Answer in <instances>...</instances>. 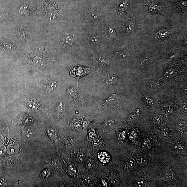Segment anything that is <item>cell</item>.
Here are the masks:
<instances>
[{
    "instance_id": "cell-11",
    "label": "cell",
    "mask_w": 187,
    "mask_h": 187,
    "mask_svg": "<svg viewBox=\"0 0 187 187\" xmlns=\"http://www.w3.org/2000/svg\"><path fill=\"white\" fill-rule=\"evenodd\" d=\"M68 95L71 97L75 98L77 95V91L76 89L71 87L70 88H68L67 90Z\"/></svg>"
},
{
    "instance_id": "cell-31",
    "label": "cell",
    "mask_w": 187,
    "mask_h": 187,
    "mask_svg": "<svg viewBox=\"0 0 187 187\" xmlns=\"http://www.w3.org/2000/svg\"><path fill=\"white\" fill-rule=\"evenodd\" d=\"M2 15H0V20H1V19H2Z\"/></svg>"
},
{
    "instance_id": "cell-28",
    "label": "cell",
    "mask_w": 187,
    "mask_h": 187,
    "mask_svg": "<svg viewBox=\"0 0 187 187\" xmlns=\"http://www.w3.org/2000/svg\"><path fill=\"white\" fill-rule=\"evenodd\" d=\"M109 32L110 34V35H111V37H112V36H113V37H114L115 35V33L114 32V30H112V28H110V29H109Z\"/></svg>"
},
{
    "instance_id": "cell-24",
    "label": "cell",
    "mask_w": 187,
    "mask_h": 187,
    "mask_svg": "<svg viewBox=\"0 0 187 187\" xmlns=\"http://www.w3.org/2000/svg\"><path fill=\"white\" fill-rule=\"evenodd\" d=\"M84 181L86 184H89L91 182V178L88 176H85L84 178Z\"/></svg>"
},
{
    "instance_id": "cell-3",
    "label": "cell",
    "mask_w": 187,
    "mask_h": 187,
    "mask_svg": "<svg viewBox=\"0 0 187 187\" xmlns=\"http://www.w3.org/2000/svg\"><path fill=\"white\" fill-rule=\"evenodd\" d=\"M175 178V174L171 170H169L167 172L164 177V180H171Z\"/></svg>"
},
{
    "instance_id": "cell-27",
    "label": "cell",
    "mask_w": 187,
    "mask_h": 187,
    "mask_svg": "<svg viewBox=\"0 0 187 187\" xmlns=\"http://www.w3.org/2000/svg\"><path fill=\"white\" fill-rule=\"evenodd\" d=\"M97 37L94 36H92L91 38V39L92 42H94V43L97 42L98 40H97Z\"/></svg>"
},
{
    "instance_id": "cell-8",
    "label": "cell",
    "mask_w": 187,
    "mask_h": 187,
    "mask_svg": "<svg viewBox=\"0 0 187 187\" xmlns=\"http://www.w3.org/2000/svg\"><path fill=\"white\" fill-rule=\"evenodd\" d=\"M135 23L133 22H129L127 24L126 26V29L127 31L128 32H133L135 30Z\"/></svg>"
},
{
    "instance_id": "cell-5",
    "label": "cell",
    "mask_w": 187,
    "mask_h": 187,
    "mask_svg": "<svg viewBox=\"0 0 187 187\" xmlns=\"http://www.w3.org/2000/svg\"><path fill=\"white\" fill-rule=\"evenodd\" d=\"M65 110V106L62 102H60L57 106V110L58 114L60 115L63 113Z\"/></svg>"
},
{
    "instance_id": "cell-16",
    "label": "cell",
    "mask_w": 187,
    "mask_h": 187,
    "mask_svg": "<svg viewBox=\"0 0 187 187\" xmlns=\"http://www.w3.org/2000/svg\"><path fill=\"white\" fill-rule=\"evenodd\" d=\"M145 183V180L143 178L138 179L136 183V187H143L144 186Z\"/></svg>"
},
{
    "instance_id": "cell-13",
    "label": "cell",
    "mask_w": 187,
    "mask_h": 187,
    "mask_svg": "<svg viewBox=\"0 0 187 187\" xmlns=\"http://www.w3.org/2000/svg\"><path fill=\"white\" fill-rule=\"evenodd\" d=\"M50 174V172L48 170H45L41 173L40 176L43 180H45L48 178Z\"/></svg>"
},
{
    "instance_id": "cell-25",
    "label": "cell",
    "mask_w": 187,
    "mask_h": 187,
    "mask_svg": "<svg viewBox=\"0 0 187 187\" xmlns=\"http://www.w3.org/2000/svg\"><path fill=\"white\" fill-rule=\"evenodd\" d=\"M7 185L6 180L4 179H0V187H4Z\"/></svg>"
},
{
    "instance_id": "cell-10",
    "label": "cell",
    "mask_w": 187,
    "mask_h": 187,
    "mask_svg": "<svg viewBox=\"0 0 187 187\" xmlns=\"http://www.w3.org/2000/svg\"><path fill=\"white\" fill-rule=\"evenodd\" d=\"M117 80V77L114 75H111L107 77L106 82L108 84H113L116 82Z\"/></svg>"
},
{
    "instance_id": "cell-22",
    "label": "cell",
    "mask_w": 187,
    "mask_h": 187,
    "mask_svg": "<svg viewBox=\"0 0 187 187\" xmlns=\"http://www.w3.org/2000/svg\"><path fill=\"white\" fill-rule=\"evenodd\" d=\"M89 138L92 140L95 139L96 138L97 135H96L95 132L94 130L92 129L90 133L89 134Z\"/></svg>"
},
{
    "instance_id": "cell-15",
    "label": "cell",
    "mask_w": 187,
    "mask_h": 187,
    "mask_svg": "<svg viewBox=\"0 0 187 187\" xmlns=\"http://www.w3.org/2000/svg\"><path fill=\"white\" fill-rule=\"evenodd\" d=\"M159 7L157 5L155 4L154 3H152L149 8V10L150 12L153 13H156L159 10Z\"/></svg>"
},
{
    "instance_id": "cell-21",
    "label": "cell",
    "mask_w": 187,
    "mask_h": 187,
    "mask_svg": "<svg viewBox=\"0 0 187 187\" xmlns=\"http://www.w3.org/2000/svg\"><path fill=\"white\" fill-rule=\"evenodd\" d=\"M136 162L135 159L133 158H131L128 161V164L129 167L131 168H133L135 166Z\"/></svg>"
},
{
    "instance_id": "cell-4",
    "label": "cell",
    "mask_w": 187,
    "mask_h": 187,
    "mask_svg": "<svg viewBox=\"0 0 187 187\" xmlns=\"http://www.w3.org/2000/svg\"><path fill=\"white\" fill-rule=\"evenodd\" d=\"M176 128L177 130L178 131H184L187 128V124L184 121H180L177 124Z\"/></svg>"
},
{
    "instance_id": "cell-6",
    "label": "cell",
    "mask_w": 187,
    "mask_h": 187,
    "mask_svg": "<svg viewBox=\"0 0 187 187\" xmlns=\"http://www.w3.org/2000/svg\"><path fill=\"white\" fill-rule=\"evenodd\" d=\"M63 43L66 44H70L73 41V39L70 35L67 34L63 36L62 38Z\"/></svg>"
},
{
    "instance_id": "cell-7",
    "label": "cell",
    "mask_w": 187,
    "mask_h": 187,
    "mask_svg": "<svg viewBox=\"0 0 187 187\" xmlns=\"http://www.w3.org/2000/svg\"><path fill=\"white\" fill-rule=\"evenodd\" d=\"M136 161L139 164L142 166L146 165L147 164V160L143 155H138L136 157Z\"/></svg>"
},
{
    "instance_id": "cell-17",
    "label": "cell",
    "mask_w": 187,
    "mask_h": 187,
    "mask_svg": "<svg viewBox=\"0 0 187 187\" xmlns=\"http://www.w3.org/2000/svg\"><path fill=\"white\" fill-rule=\"evenodd\" d=\"M57 84V83L55 81H51L48 85V88L50 91H53L56 88Z\"/></svg>"
},
{
    "instance_id": "cell-19",
    "label": "cell",
    "mask_w": 187,
    "mask_h": 187,
    "mask_svg": "<svg viewBox=\"0 0 187 187\" xmlns=\"http://www.w3.org/2000/svg\"><path fill=\"white\" fill-rule=\"evenodd\" d=\"M78 159L81 162H83L86 160V157L84 154L82 153H79L78 154Z\"/></svg>"
},
{
    "instance_id": "cell-18",
    "label": "cell",
    "mask_w": 187,
    "mask_h": 187,
    "mask_svg": "<svg viewBox=\"0 0 187 187\" xmlns=\"http://www.w3.org/2000/svg\"><path fill=\"white\" fill-rule=\"evenodd\" d=\"M105 125L106 126L110 127L113 125V124H114V121L113 119L110 118H108L106 119L105 121Z\"/></svg>"
},
{
    "instance_id": "cell-30",
    "label": "cell",
    "mask_w": 187,
    "mask_h": 187,
    "mask_svg": "<svg viewBox=\"0 0 187 187\" xmlns=\"http://www.w3.org/2000/svg\"><path fill=\"white\" fill-rule=\"evenodd\" d=\"M102 182L103 185H104V186L106 187V186H107V184H106V182L105 180H102Z\"/></svg>"
},
{
    "instance_id": "cell-29",
    "label": "cell",
    "mask_w": 187,
    "mask_h": 187,
    "mask_svg": "<svg viewBox=\"0 0 187 187\" xmlns=\"http://www.w3.org/2000/svg\"><path fill=\"white\" fill-rule=\"evenodd\" d=\"M92 165V162L90 161H88L87 162L86 166L88 168H91Z\"/></svg>"
},
{
    "instance_id": "cell-14",
    "label": "cell",
    "mask_w": 187,
    "mask_h": 187,
    "mask_svg": "<svg viewBox=\"0 0 187 187\" xmlns=\"http://www.w3.org/2000/svg\"><path fill=\"white\" fill-rule=\"evenodd\" d=\"M174 75V71L172 68H169L167 70L165 74V77L167 78H170Z\"/></svg>"
},
{
    "instance_id": "cell-1",
    "label": "cell",
    "mask_w": 187,
    "mask_h": 187,
    "mask_svg": "<svg viewBox=\"0 0 187 187\" xmlns=\"http://www.w3.org/2000/svg\"><path fill=\"white\" fill-rule=\"evenodd\" d=\"M69 71L70 75L78 80L80 78L90 73L91 70L88 68L75 66L69 69Z\"/></svg>"
},
{
    "instance_id": "cell-12",
    "label": "cell",
    "mask_w": 187,
    "mask_h": 187,
    "mask_svg": "<svg viewBox=\"0 0 187 187\" xmlns=\"http://www.w3.org/2000/svg\"><path fill=\"white\" fill-rule=\"evenodd\" d=\"M142 147L144 149L147 150L151 147V144L150 141L148 139H146L142 144Z\"/></svg>"
},
{
    "instance_id": "cell-23",
    "label": "cell",
    "mask_w": 187,
    "mask_h": 187,
    "mask_svg": "<svg viewBox=\"0 0 187 187\" xmlns=\"http://www.w3.org/2000/svg\"><path fill=\"white\" fill-rule=\"evenodd\" d=\"M47 132H48V135H49L51 138H53L54 134V131H53L52 129L51 128H49V129H48Z\"/></svg>"
},
{
    "instance_id": "cell-9",
    "label": "cell",
    "mask_w": 187,
    "mask_h": 187,
    "mask_svg": "<svg viewBox=\"0 0 187 187\" xmlns=\"http://www.w3.org/2000/svg\"><path fill=\"white\" fill-rule=\"evenodd\" d=\"M34 64L37 67L40 68H44L45 64L44 61L39 58H35L33 60Z\"/></svg>"
},
{
    "instance_id": "cell-26",
    "label": "cell",
    "mask_w": 187,
    "mask_h": 187,
    "mask_svg": "<svg viewBox=\"0 0 187 187\" xmlns=\"http://www.w3.org/2000/svg\"><path fill=\"white\" fill-rule=\"evenodd\" d=\"M101 141L99 139H96L94 141L93 144L95 145H98L100 144Z\"/></svg>"
},
{
    "instance_id": "cell-20",
    "label": "cell",
    "mask_w": 187,
    "mask_h": 187,
    "mask_svg": "<svg viewBox=\"0 0 187 187\" xmlns=\"http://www.w3.org/2000/svg\"><path fill=\"white\" fill-rule=\"evenodd\" d=\"M161 135L162 137L164 138H167L169 135V131L167 128H164L162 131Z\"/></svg>"
},
{
    "instance_id": "cell-2",
    "label": "cell",
    "mask_w": 187,
    "mask_h": 187,
    "mask_svg": "<svg viewBox=\"0 0 187 187\" xmlns=\"http://www.w3.org/2000/svg\"><path fill=\"white\" fill-rule=\"evenodd\" d=\"M98 158L103 163H106L109 161L110 157L109 154L104 152H101L98 154Z\"/></svg>"
}]
</instances>
